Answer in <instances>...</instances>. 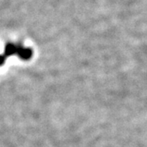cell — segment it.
<instances>
[{
	"instance_id": "6da1fadb",
	"label": "cell",
	"mask_w": 147,
	"mask_h": 147,
	"mask_svg": "<svg viewBox=\"0 0 147 147\" xmlns=\"http://www.w3.org/2000/svg\"><path fill=\"white\" fill-rule=\"evenodd\" d=\"M33 50L30 47H25L22 45H18L17 48V53L16 54L18 55V57L21 58L23 61H28L30 59H31L33 57Z\"/></svg>"
},
{
	"instance_id": "7a4b0ae2",
	"label": "cell",
	"mask_w": 147,
	"mask_h": 147,
	"mask_svg": "<svg viewBox=\"0 0 147 147\" xmlns=\"http://www.w3.org/2000/svg\"><path fill=\"white\" fill-rule=\"evenodd\" d=\"M17 48L18 45H16L12 42H8L7 43L4 48V56L5 57H11L17 53Z\"/></svg>"
},
{
	"instance_id": "3957f363",
	"label": "cell",
	"mask_w": 147,
	"mask_h": 147,
	"mask_svg": "<svg viewBox=\"0 0 147 147\" xmlns=\"http://www.w3.org/2000/svg\"><path fill=\"white\" fill-rule=\"evenodd\" d=\"M6 57L4 55H0V66H2L3 64L5 63Z\"/></svg>"
}]
</instances>
